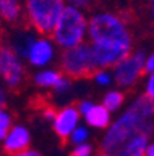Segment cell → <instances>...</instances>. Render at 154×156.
I'll use <instances>...</instances> for the list:
<instances>
[{
  "label": "cell",
  "mask_w": 154,
  "mask_h": 156,
  "mask_svg": "<svg viewBox=\"0 0 154 156\" xmlns=\"http://www.w3.org/2000/svg\"><path fill=\"white\" fill-rule=\"evenodd\" d=\"M22 16L20 0H0V19L14 23Z\"/></svg>",
  "instance_id": "13"
},
{
  "label": "cell",
  "mask_w": 154,
  "mask_h": 156,
  "mask_svg": "<svg viewBox=\"0 0 154 156\" xmlns=\"http://www.w3.org/2000/svg\"><path fill=\"white\" fill-rule=\"evenodd\" d=\"M3 102H5V94H3V91L0 90V107L3 105Z\"/></svg>",
  "instance_id": "28"
},
{
  "label": "cell",
  "mask_w": 154,
  "mask_h": 156,
  "mask_svg": "<svg viewBox=\"0 0 154 156\" xmlns=\"http://www.w3.org/2000/svg\"><path fill=\"white\" fill-rule=\"evenodd\" d=\"M91 107H93V102H90V101H83V102H80V105H79V111H80L82 115H85Z\"/></svg>",
  "instance_id": "25"
},
{
  "label": "cell",
  "mask_w": 154,
  "mask_h": 156,
  "mask_svg": "<svg viewBox=\"0 0 154 156\" xmlns=\"http://www.w3.org/2000/svg\"><path fill=\"white\" fill-rule=\"evenodd\" d=\"M102 156H111V154H108V153H105V154H102Z\"/></svg>",
  "instance_id": "29"
},
{
  "label": "cell",
  "mask_w": 154,
  "mask_h": 156,
  "mask_svg": "<svg viewBox=\"0 0 154 156\" xmlns=\"http://www.w3.org/2000/svg\"><path fill=\"white\" fill-rule=\"evenodd\" d=\"M26 57L36 66L46 65L54 57V43L50 39H45V37L34 39L33 43H31V47H29V50H28Z\"/></svg>",
  "instance_id": "9"
},
{
  "label": "cell",
  "mask_w": 154,
  "mask_h": 156,
  "mask_svg": "<svg viewBox=\"0 0 154 156\" xmlns=\"http://www.w3.org/2000/svg\"><path fill=\"white\" fill-rule=\"evenodd\" d=\"M60 73L54 71V70H46V71H40L36 74L34 82L39 87H54V83L59 80Z\"/></svg>",
  "instance_id": "14"
},
{
  "label": "cell",
  "mask_w": 154,
  "mask_h": 156,
  "mask_svg": "<svg viewBox=\"0 0 154 156\" xmlns=\"http://www.w3.org/2000/svg\"><path fill=\"white\" fill-rule=\"evenodd\" d=\"M29 133L25 127H14L11 131H8V135L5 136V144L3 148L8 154H17L20 151H23L29 145Z\"/></svg>",
  "instance_id": "10"
},
{
  "label": "cell",
  "mask_w": 154,
  "mask_h": 156,
  "mask_svg": "<svg viewBox=\"0 0 154 156\" xmlns=\"http://www.w3.org/2000/svg\"><path fill=\"white\" fill-rule=\"evenodd\" d=\"M65 3L68 6H73V8L83 11V9H88L93 5V0H65Z\"/></svg>",
  "instance_id": "18"
},
{
  "label": "cell",
  "mask_w": 154,
  "mask_h": 156,
  "mask_svg": "<svg viewBox=\"0 0 154 156\" xmlns=\"http://www.w3.org/2000/svg\"><path fill=\"white\" fill-rule=\"evenodd\" d=\"M86 31H88V17L85 16V12L67 5L62 16L59 17L51 36L59 47L68 50L85 42Z\"/></svg>",
  "instance_id": "3"
},
{
  "label": "cell",
  "mask_w": 154,
  "mask_h": 156,
  "mask_svg": "<svg viewBox=\"0 0 154 156\" xmlns=\"http://www.w3.org/2000/svg\"><path fill=\"white\" fill-rule=\"evenodd\" d=\"M0 76L12 88L20 85L23 79V66L11 47H0Z\"/></svg>",
  "instance_id": "7"
},
{
  "label": "cell",
  "mask_w": 154,
  "mask_h": 156,
  "mask_svg": "<svg viewBox=\"0 0 154 156\" xmlns=\"http://www.w3.org/2000/svg\"><path fill=\"white\" fill-rule=\"evenodd\" d=\"M65 6V0H26L25 14L37 33L51 34Z\"/></svg>",
  "instance_id": "4"
},
{
  "label": "cell",
  "mask_w": 154,
  "mask_h": 156,
  "mask_svg": "<svg viewBox=\"0 0 154 156\" xmlns=\"http://www.w3.org/2000/svg\"><path fill=\"white\" fill-rule=\"evenodd\" d=\"M79 110L76 107H67L63 108L60 113L56 115L54 121V130L57 133V136L62 141H67L70 135L74 131V128L79 124Z\"/></svg>",
  "instance_id": "8"
},
{
  "label": "cell",
  "mask_w": 154,
  "mask_h": 156,
  "mask_svg": "<svg viewBox=\"0 0 154 156\" xmlns=\"http://www.w3.org/2000/svg\"><path fill=\"white\" fill-rule=\"evenodd\" d=\"M152 128V99L146 96L137 98L125 113L109 127L103 139V150L108 154L119 151L129 139L139 133L149 135Z\"/></svg>",
  "instance_id": "2"
},
{
  "label": "cell",
  "mask_w": 154,
  "mask_h": 156,
  "mask_svg": "<svg viewBox=\"0 0 154 156\" xmlns=\"http://www.w3.org/2000/svg\"><path fill=\"white\" fill-rule=\"evenodd\" d=\"M62 68L70 77L76 79L93 76L97 66L90 43L82 42L73 48L65 50V53L62 54Z\"/></svg>",
  "instance_id": "5"
},
{
  "label": "cell",
  "mask_w": 154,
  "mask_h": 156,
  "mask_svg": "<svg viewBox=\"0 0 154 156\" xmlns=\"http://www.w3.org/2000/svg\"><path fill=\"white\" fill-rule=\"evenodd\" d=\"M146 147H148V135L139 133L119 150L117 156H145Z\"/></svg>",
  "instance_id": "11"
},
{
  "label": "cell",
  "mask_w": 154,
  "mask_h": 156,
  "mask_svg": "<svg viewBox=\"0 0 154 156\" xmlns=\"http://www.w3.org/2000/svg\"><path fill=\"white\" fill-rule=\"evenodd\" d=\"M70 80L67 79V77H63V76H60L59 77V80L54 83V90L57 91V93H65L67 90H70Z\"/></svg>",
  "instance_id": "19"
},
{
  "label": "cell",
  "mask_w": 154,
  "mask_h": 156,
  "mask_svg": "<svg viewBox=\"0 0 154 156\" xmlns=\"http://www.w3.org/2000/svg\"><path fill=\"white\" fill-rule=\"evenodd\" d=\"M152 93H154V77H152V74H149L148 82H146V93H145V96L152 99V96H154Z\"/></svg>",
  "instance_id": "23"
},
{
  "label": "cell",
  "mask_w": 154,
  "mask_h": 156,
  "mask_svg": "<svg viewBox=\"0 0 154 156\" xmlns=\"http://www.w3.org/2000/svg\"><path fill=\"white\" fill-rule=\"evenodd\" d=\"M86 122L96 128H105L109 124V111L103 105H94L85 113Z\"/></svg>",
  "instance_id": "12"
},
{
  "label": "cell",
  "mask_w": 154,
  "mask_h": 156,
  "mask_svg": "<svg viewBox=\"0 0 154 156\" xmlns=\"http://www.w3.org/2000/svg\"><path fill=\"white\" fill-rule=\"evenodd\" d=\"M86 37L97 68L114 66L133 50V37L126 20L116 12L100 11L88 19Z\"/></svg>",
  "instance_id": "1"
},
{
  "label": "cell",
  "mask_w": 154,
  "mask_h": 156,
  "mask_svg": "<svg viewBox=\"0 0 154 156\" xmlns=\"http://www.w3.org/2000/svg\"><path fill=\"white\" fill-rule=\"evenodd\" d=\"M145 154L146 156H154V145L152 144H148V147L145 150Z\"/></svg>",
  "instance_id": "27"
},
{
  "label": "cell",
  "mask_w": 154,
  "mask_h": 156,
  "mask_svg": "<svg viewBox=\"0 0 154 156\" xmlns=\"http://www.w3.org/2000/svg\"><path fill=\"white\" fill-rule=\"evenodd\" d=\"M9 125H11L9 115L0 108V139H5V136L8 135V131H9Z\"/></svg>",
  "instance_id": "16"
},
{
  "label": "cell",
  "mask_w": 154,
  "mask_h": 156,
  "mask_svg": "<svg viewBox=\"0 0 154 156\" xmlns=\"http://www.w3.org/2000/svg\"><path fill=\"white\" fill-rule=\"evenodd\" d=\"M94 79L100 83V85H108L109 82H111V74H109L108 71H97L94 73Z\"/></svg>",
  "instance_id": "20"
},
{
  "label": "cell",
  "mask_w": 154,
  "mask_h": 156,
  "mask_svg": "<svg viewBox=\"0 0 154 156\" xmlns=\"http://www.w3.org/2000/svg\"><path fill=\"white\" fill-rule=\"evenodd\" d=\"M122 102H123V94L120 91H109L103 99V107L108 111H114L122 105Z\"/></svg>",
  "instance_id": "15"
},
{
  "label": "cell",
  "mask_w": 154,
  "mask_h": 156,
  "mask_svg": "<svg viewBox=\"0 0 154 156\" xmlns=\"http://www.w3.org/2000/svg\"><path fill=\"white\" fill-rule=\"evenodd\" d=\"M12 156H42L40 153H37V151H34V150H23V151H20V153H17V154H12Z\"/></svg>",
  "instance_id": "26"
},
{
  "label": "cell",
  "mask_w": 154,
  "mask_h": 156,
  "mask_svg": "<svg viewBox=\"0 0 154 156\" xmlns=\"http://www.w3.org/2000/svg\"><path fill=\"white\" fill-rule=\"evenodd\" d=\"M145 53L136 51L133 54L126 56L123 60H120L117 65H114V79L120 87H131L139 76L143 73V62H145Z\"/></svg>",
  "instance_id": "6"
},
{
  "label": "cell",
  "mask_w": 154,
  "mask_h": 156,
  "mask_svg": "<svg viewBox=\"0 0 154 156\" xmlns=\"http://www.w3.org/2000/svg\"><path fill=\"white\" fill-rule=\"evenodd\" d=\"M56 111H54V108L53 107H46L45 110H43V116H45V119H50V121H53L54 118H56Z\"/></svg>",
  "instance_id": "24"
},
{
  "label": "cell",
  "mask_w": 154,
  "mask_h": 156,
  "mask_svg": "<svg viewBox=\"0 0 154 156\" xmlns=\"http://www.w3.org/2000/svg\"><path fill=\"white\" fill-rule=\"evenodd\" d=\"M152 68H154V56L151 54V56L145 57V62H143V71L148 73V74H152V71H154Z\"/></svg>",
  "instance_id": "22"
},
{
  "label": "cell",
  "mask_w": 154,
  "mask_h": 156,
  "mask_svg": "<svg viewBox=\"0 0 154 156\" xmlns=\"http://www.w3.org/2000/svg\"><path fill=\"white\" fill-rule=\"evenodd\" d=\"M70 138H71V141L74 142V144H83L85 141H86V138H88V131H86V128H82V127H76L74 128V131L70 135Z\"/></svg>",
  "instance_id": "17"
},
{
  "label": "cell",
  "mask_w": 154,
  "mask_h": 156,
  "mask_svg": "<svg viewBox=\"0 0 154 156\" xmlns=\"http://www.w3.org/2000/svg\"><path fill=\"white\" fill-rule=\"evenodd\" d=\"M90 153H91V147L88 144H79L73 150V156H90Z\"/></svg>",
  "instance_id": "21"
}]
</instances>
